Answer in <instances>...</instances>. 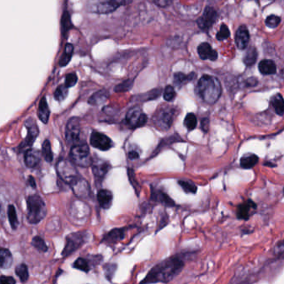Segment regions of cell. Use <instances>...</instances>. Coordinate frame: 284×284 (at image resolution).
<instances>
[{
  "label": "cell",
  "instance_id": "cell-30",
  "mask_svg": "<svg viewBox=\"0 0 284 284\" xmlns=\"http://www.w3.org/2000/svg\"><path fill=\"white\" fill-rule=\"evenodd\" d=\"M258 58V51L254 47L249 48L246 52L245 56L243 58V63L246 66H252L256 63Z\"/></svg>",
  "mask_w": 284,
  "mask_h": 284
},
{
  "label": "cell",
  "instance_id": "cell-4",
  "mask_svg": "<svg viewBox=\"0 0 284 284\" xmlns=\"http://www.w3.org/2000/svg\"><path fill=\"white\" fill-rule=\"evenodd\" d=\"M56 168L61 180L70 185L71 188L75 184H77V182L83 179L79 175L78 172L75 168V164L71 161L67 160V159L58 161Z\"/></svg>",
  "mask_w": 284,
  "mask_h": 284
},
{
  "label": "cell",
  "instance_id": "cell-18",
  "mask_svg": "<svg viewBox=\"0 0 284 284\" xmlns=\"http://www.w3.org/2000/svg\"><path fill=\"white\" fill-rule=\"evenodd\" d=\"M41 160V153L38 149H28L25 154V164L28 168H35Z\"/></svg>",
  "mask_w": 284,
  "mask_h": 284
},
{
  "label": "cell",
  "instance_id": "cell-12",
  "mask_svg": "<svg viewBox=\"0 0 284 284\" xmlns=\"http://www.w3.org/2000/svg\"><path fill=\"white\" fill-rule=\"evenodd\" d=\"M90 144L95 149H100L102 151H107L113 146V141L111 140L108 136L96 131L92 132Z\"/></svg>",
  "mask_w": 284,
  "mask_h": 284
},
{
  "label": "cell",
  "instance_id": "cell-53",
  "mask_svg": "<svg viewBox=\"0 0 284 284\" xmlns=\"http://www.w3.org/2000/svg\"><path fill=\"white\" fill-rule=\"evenodd\" d=\"M0 210H1V209H0Z\"/></svg>",
  "mask_w": 284,
  "mask_h": 284
},
{
  "label": "cell",
  "instance_id": "cell-14",
  "mask_svg": "<svg viewBox=\"0 0 284 284\" xmlns=\"http://www.w3.org/2000/svg\"><path fill=\"white\" fill-rule=\"evenodd\" d=\"M257 205L254 202L252 201L250 199L246 200L241 204L237 210V217L238 219H243V220H248L249 218L256 212Z\"/></svg>",
  "mask_w": 284,
  "mask_h": 284
},
{
  "label": "cell",
  "instance_id": "cell-46",
  "mask_svg": "<svg viewBox=\"0 0 284 284\" xmlns=\"http://www.w3.org/2000/svg\"><path fill=\"white\" fill-rule=\"evenodd\" d=\"M153 2L160 8H167L171 4L173 0H153Z\"/></svg>",
  "mask_w": 284,
  "mask_h": 284
},
{
  "label": "cell",
  "instance_id": "cell-6",
  "mask_svg": "<svg viewBox=\"0 0 284 284\" xmlns=\"http://www.w3.org/2000/svg\"><path fill=\"white\" fill-rule=\"evenodd\" d=\"M176 109L171 107H163L157 110L153 118L155 128L160 131H168L174 124Z\"/></svg>",
  "mask_w": 284,
  "mask_h": 284
},
{
  "label": "cell",
  "instance_id": "cell-52",
  "mask_svg": "<svg viewBox=\"0 0 284 284\" xmlns=\"http://www.w3.org/2000/svg\"><path fill=\"white\" fill-rule=\"evenodd\" d=\"M255 1H256V2H258V1H259V0H255Z\"/></svg>",
  "mask_w": 284,
  "mask_h": 284
},
{
  "label": "cell",
  "instance_id": "cell-33",
  "mask_svg": "<svg viewBox=\"0 0 284 284\" xmlns=\"http://www.w3.org/2000/svg\"><path fill=\"white\" fill-rule=\"evenodd\" d=\"M42 155L44 156V159L51 163L52 161V157H53V154L52 152V149H51V144L49 140H45L42 146Z\"/></svg>",
  "mask_w": 284,
  "mask_h": 284
},
{
  "label": "cell",
  "instance_id": "cell-21",
  "mask_svg": "<svg viewBox=\"0 0 284 284\" xmlns=\"http://www.w3.org/2000/svg\"><path fill=\"white\" fill-rule=\"evenodd\" d=\"M50 111L48 105L47 100L45 97H43L39 103V110H38V116L44 124H47L50 119Z\"/></svg>",
  "mask_w": 284,
  "mask_h": 284
},
{
  "label": "cell",
  "instance_id": "cell-37",
  "mask_svg": "<svg viewBox=\"0 0 284 284\" xmlns=\"http://www.w3.org/2000/svg\"><path fill=\"white\" fill-rule=\"evenodd\" d=\"M17 276L20 278L23 283H25L28 279V271L27 266L25 264H20L16 268Z\"/></svg>",
  "mask_w": 284,
  "mask_h": 284
},
{
  "label": "cell",
  "instance_id": "cell-26",
  "mask_svg": "<svg viewBox=\"0 0 284 284\" xmlns=\"http://www.w3.org/2000/svg\"><path fill=\"white\" fill-rule=\"evenodd\" d=\"M109 94L107 90L102 89L100 91L96 92L95 94H93L89 100H88V103L91 105H100L103 103L108 100Z\"/></svg>",
  "mask_w": 284,
  "mask_h": 284
},
{
  "label": "cell",
  "instance_id": "cell-49",
  "mask_svg": "<svg viewBox=\"0 0 284 284\" xmlns=\"http://www.w3.org/2000/svg\"><path fill=\"white\" fill-rule=\"evenodd\" d=\"M129 157L131 160H134V159H137L139 157V153L137 151V150H134V149H132L130 150L129 153Z\"/></svg>",
  "mask_w": 284,
  "mask_h": 284
},
{
  "label": "cell",
  "instance_id": "cell-38",
  "mask_svg": "<svg viewBox=\"0 0 284 284\" xmlns=\"http://www.w3.org/2000/svg\"><path fill=\"white\" fill-rule=\"evenodd\" d=\"M32 244H33L34 248L38 249L39 252H42V253H45L48 250L46 243L44 242V239L41 237H39V236L33 237Z\"/></svg>",
  "mask_w": 284,
  "mask_h": 284
},
{
  "label": "cell",
  "instance_id": "cell-47",
  "mask_svg": "<svg viewBox=\"0 0 284 284\" xmlns=\"http://www.w3.org/2000/svg\"><path fill=\"white\" fill-rule=\"evenodd\" d=\"M16 281L12 277H0V284H14Z\"/></svg>",
  "mask_w": 284,
  "mask_h": 284
},
{
  "label": "cell",
  "instance_id": "cell-24",
  "mask_svg": "<svg viewBox=\"0 0 284 284\" xmlns=\"http://www.w3.org/2000/svg\"><path fill=\"white\" fill-rule=\"evenodd\" d=\"M196 77L195 73H190L188 75H184L183 73L179 72L174 74V84L179 87H182L186 83L193 81Z\"/></svg>",
  "mask_w": 284,
  "mask_h": 284
},
{
  "label": "cell",
  "instance_id": "cell-5",
  "mask_svg": "<svg viewBox=\"0 0 284 284\" xmlns=\"http://www.w3.org/2000/svg\"><path fill=\"white\" fill-rule=\"evenodd\" d=\"M132 0H90L88 8L89 11L96 14H107L115 11L120 6L127 5Z\"/></svg>",
  "mask_w": 284,
  "mask_h": 284
},
{
  "label": "cell",
  "instance_id": "cell-9",
  "mask_svg": "<svg viewBox=\"0 0 284 284\" xmlns=\"http://www.w3.org/2000/svg\"><path fill=\"white\" fill-rule=\"evenodd\" d=\"M81 128L79 124V119L76 117H73L69 119L67 124L66 140L69 144H79V137H80Z\"/></svg>",
  "mask_w": 284,
  "mask_h": 284
},
{
  "label": "cell",
  "instance_id": "cell-29",
  "mask_svg": "<svg viewBox=\"0 0 284 284\" xmlns=\"http://www.w3.org/2000/svg\"><path fill=\"white\" fill-rule=\"evenodd\" d=\"M72 28V22L69 12H64L61 18V32L63 35H66L68 32Z\"/></svg>",
  "mask_w": 284,
  "mask_h": 284
},
{
  "label": "cell",
  "instance_id": "cell-44",
  "mask_svg": "<svg viewBox=\"0 0 284 284\" xmlns=\"http://www.w3.org/2000/svg\"><path fill=\"white\" fill-rule=\"evenodd\" d=\"M77 75L75 73H71V74H69V75H67L66 77H65L64 85L67 86L69 88H72L77 83Z\"/></svg>",
  "mask_w": 284,
  "mask_h": 284
},
{
  "label": "cell",
  "instance_id": "cell-13",
  "mask_svg": "<svg viewBox=\"0 0 284 284\" xmlns=\"http://www.w3.org/2000/svg\"><path fill=\"white\" fill-rule=\"evenodd\" d=\"M25 127L27 128V129H28V134H27L25 140L20 145V148L22 150L30 147L34 140L36 139L37 136L39 135V129H38L35 120H33L31 118L27 119L25 122Z\"/></svg>",
  "mask_w": 284,
  "mask_h": 284
},
{
  "label": "cell",
  "instance_id": "cell-17",
  "mask_svg": "<svg viewBox=\"0 0 284 284\" xmlns=\"http://www.w3.org/2000/svg\"><path fill=\"white\" fill-rule=\"evenodd\" d=\"M198 53L203 60L216 61L218 59V52L212 50L208 43H202L198 47Z\"/></svg>",
  "mask_w": 284,
  "mask_h": 284
},
{
  "label": "cell",
  "instance_id": "cell-35",
  "mask_svg": "<svg viewBox=\"0 0 284 284\" xmlns=\"http://www.w3.org/2000/svg\"><path fill=\"white\" fill-rule=\"evenodd\" d=\"M179 184L181 186V188L183 189L186 193H196L197 186L193 182L186 180H179Z\"/></svg>",
  "mask_w": 284,
  "mask_h": 284
},
{
  "label": "cell",
  "instance_id": "cell-51",
  "mask_svg": "<svg viewBox=\"0 0 284 284\" xmlns=\"http://www.w3.org/2000/svg\"><path fill=\"white\" fill-rule=\"evenodd\" d=\"M28 183H29L33 188H35V187H36L35 181H34V180H33V178L32 176L29 177V179H28Z\"/></svg>",
  "mask_w": 284,
  "mask_h": 284
},
{
  "label": "cell",
  "instance_id": "cell-22",
  "mask_svg": "<svg viewBox=\"0 0 284 284\" xmlns=\"http://www.w3.org/2000/svg\"><path fill=\"white\" fill-rule=\"evenodd\" d=\"M152 199L154 201L163 204L168 207H174L175 204L169 197L160 190H154L152 192Z\"/></svg>",
  "mask_w": 284,
  "mask_h": 284
},
{
  "label": "cell",
  "instance_id": "cell-25",
  "mask_svg": "<svg viewBox=\"0 0 284 284\" xmlns=\"http://www.w3.org/2000/svg\"><path fill=\"white\" fill-rule=\"evenodd\" d=\"M259 158L254 154H246L241 157L240 165L243 168L249 169V168H254L257 163H258Z\"/></svg>",
  "mask_w": 284,
  "mask_h": 284
},
{
  "label": "cell",
  "instance_id": "cell-41",
  "mask_svg": "<svg viewBox=\"0 0 284 284\" xmlns=\"http://www.w3.org/2000/svg\"><path fill=\"white\" fill-rule=\"evenodd\" d=\"M281 23V18L279 16H277V15H270L268 16L266 20H265V24L268 26V28H275L280 25Z\"/></svg>",
  "mask_w": 284,
  "mask_h": 284
},
{
  "label": "cell",
  "instance_id": "cell-45",
  "mask_svg": "<svg viewBox=\"0 0 284 284\" xmlns=\"http://www.w3.org/2000/svg\"><path fill=\"white\" fill-rule=\"evenodd\" d=\"M116 268V264H108L105 266V275L107 277V279H109V280L112 279L114 273H115Z\"/></svg>",
  "mask_w": 284,
  "mask_h": 284
},
{
  "label": "cell",
  "instance_id": "cell-34",
  "mask_svg": "<svg viewBox=\"0 0 284 284\" xmlns=\"http://www.w3.org/2000/svg\"><path fill=\"white\" fill-rule=\"evenodd\" d=\"M8 220L10 223L12 229H16L17 227L19 225V221L17 217L16 210L13 205H9L8 208Z\"/></svg>",
  "mask_w": 284,
  "mask_h": 284
},
{
  "label": "cell",
  "instance_id": "cell-50",
  "mask_svg": "<svg viewBox=\"0 0 284 284\" xmlns=\"http://www.w3.org/2000/svg\"><path fill=\"white\" fill-rule=\"evenodd\" d=\"M208 124H209V120L207 119H204L202 120V129L204 130V132H207L208 130Z\"/></svg>",
  "mask_w": 284,
  "mask_h": 284
},
{
  "label": "cell",
  "instance_id": "cell-16",
  "mask_svg": "<svg viewBox=\"0 0 284 284\" xmlns=\"http://www.w3.org/2000/svg\"><path fill=\"white\" fill-rule=\"evenodd\" d=\"M249 40H250V35H249L248 29L245 25H242L236 31V34H235L236 45L239 50H245L249 44Z\"/></svg>",
  "mask_w": 284,
  "mask_h": 284
},
{
  "label": "cell",
  "instance_id": "cell-40",
  "mask_svg": "<svg viewBox=\"0 0 284 284\" xmlns=\"http://www.w3.org/2000/svg\"><path fill=\"white\" fill-rule=\"evenodd\" d=\"M230 36V31H229V28H228V26L226 25H221L220 29L218 31L217 35H216V38L218 39V41H224L225 39H228Z\"/></svg>",
  "mask_w": 284,
  "mask_h": 284
},
{
  "label": "cell",
  "instance_id": "cell-39",
  "mask_svg": "<svg viewBox=\"0 0 284 284\" xmlns=\"http://www.w3.org/2000/svg\"><path fill=\"white\" fill-rule=\"evenodd\" d=\"M74 267L78 269V270L83 271V272H85V273H88L89 269H90V266H89L88 261L85 258H77L75 261V263H74Z\"/></svg>",
  "mask_w": 284,
  "mask_h": 284
},
{
  "label": "cell",
  "instance_id": "cell-7",
  "mask_svg": "<svg viewBox=\"0 0 284 284\" xmlns=\"http://www.w3.org/2000/svg\"><path fill=\"white\" fill-rule=\"evenodd\" d=\"M70 157L73 163L83 168L91 165L93 162L89 148L85 143H79L74 145L70 152Z\"/></svg>",
  "mask_w": 284,
  "mask_h": 284
},
{
  "label": "cell",
  "instance_id": "cell-48",
  "mask_svg": "<svg viewBox=\"0 0 284 284\" xmlns=\"http://www.w3.org/2000/svg\"><path fill=\"white\" fill-rule=\"evenodd\" d=\"M258 83V80L257 79L256 77H249L246 80V86L247 87H254Z\"/></svg>",
  "mask_w": 284,
  "mask_h": 284
},
{
  "label": "cell",
  "instance_id": "cell-36",
  "mask_svg": "<svg viewBox=\"0 0 284 284\" xmlns=\"http://www.w3.org/2000/svg\"><path fill=\"white\" fill-rule=\"evenodd\" d=\"M69 94V88L67 86L61 85L58 86L55 92H54V99L57 101H63L66 99Z\"/></svg>",
  "mask_w": 284,
  "mask_h": 284
},
{
  "label": "cell",
  "instance_id": "cell-8",
  "mask_svg": "<svg viewBox=\"0 0 284 284\" xmlns=\"http://www.w3.org/2000/svg\"><path fill=\"white\" fill-rule=\"evenodd\" d=\"M148 122L147 114L142 112L139 107H133L126 115V123L131 129L143 127Z\"/></svg>",
  "mask_w": 284,
  "mask_h": 284
},
{
  "label": "cell",
  "instance_id": "cell-1",
  "mask_svg": "<svg viewBox=\"0 0 284 284\" xmlns=\"http://www.w3.org/2000/svg\"><path fill=\"white\" fill-rule=\"evenodd\" d=\"M184 262L180 257H171L158 263L150 270L142 283H168L180 274Z\"/></svg>",
  "mask_w": 284,
  "mask_h": 284
},
{
  "label": "cell",
  "instance_id": "cell-2",
  "mask_svg": "<svg viewBox=\"0 0 284 284\" xmlns=\"http://www.w3.org/2000/svg\"><path fill=\"white\" fill-rule=\"evenodd\" d=\"M197 92L204 102L214 104L222 94L220 81L214 76L203 75L197 85Z\"/></svg>",
  "mask_w": 284,
  "mask_h": 284
},
{
  "label": "cell",
  "instance_id": "cell-15",
  "mask_svg": "<svg viewBox=\"0 0 284 284\" xmlns=\"http://www.w3.org/2000/svg\"><path fill=\"white\" fill-rule=\"evenodd\" d=\"M91 165L94 175L98 180H103L111 168L110 163H108V161L103 160L100 158L93 160Z\"/></svg>",
  "mask_w": 284,
  "mask_h": 284
},
{
  "label": "cell",
  "instance_id": "cell-42",
  "mask_svg": "<svg viewBox=\"0 0 284 284\" xmlns=\"http://www.w3.org/2000/svg\"><path fill=\"white\" fill-rule=\"evenodd\" d=\"M175 97H176V92L174 90V87L171 85L167 86L163 93V99L167 102H172L175 99Z\"/></svg>",
  "mask_w": 284,
  "mask_h": 284
},
{
  "label": "cell",
  "instance_id": "cell-43",
  "mask_svg": "<svg viewBox=\"0 0 284 284\" xmlns=\"http://www.w3.org/2000/svg\"><path fill=\"white\" fill-rule=\"evenodd\" d=\"M132 83L133 81L132 80H126L123 82V83H120L119 85H117L114 88V91L115 92H127L129 90L130 88H132Z\"/></svg>",
  "mask_w": 284,
  "mask_h": 284
},
{
  "label": "cell",
  "instance_id": "cell-23",
  "mask_svg": "<svg viewBox=\"0 0 284 284\" xmlns=\"http://www.w3.org/2000/svg\"><path fill=\"white\" fill-rule=\"evenodd\" d=\"M124 236H125V229H113L105 236L104 238H103V242L108 243H117V242L124 239Z\"/></svg>",
  "mask_w": 284,
  "mask_h": 284
},
{
  "label": "cell",
  "instance_id": "cell-32",
  "mask_svg": "<svg viewBox=\"0 0 284 284\" xmlns=\"http://www.w3.org/2000/svg\"><path fill=\"white\" fill-rule=\"evenodd\" d=\"M197 124H198V120H197L196 115L194 113H189L186 115L184 121H183V125L188 131H193V129H195L197 127Z\"/></svg>",
  "mask_w": 284,
  "mask_h": 284
},
{
  "label": "cell",
  "instance_id": "cell-11",
  "mask_svg": "<svg viewBox=\"0 0 284 284\" xmlns=\"http://www.w3.org/2000/svg\"><path fill=\"white\" fill-rule=\"evenodd\" d=\"M218 17V12L212 7L207 6L204 9L203 15L197 20V24L199 25L200 29L205 32H208L212 28V25L215 24Z\"/></svg>",
  "mask_w": 284,
  "mask_h": 284
},
{
  "label": "cell",
  "instance_id": "cell-20",
  "mask_svg": "<svg viewBox=\"0 0 284 284\" xmlns=\"http://www.w3.org/2000/svg\"><path fill=\"white\" fill-rule=\"evenodd\" d=\"M258 69L262 75H274L277 72L276 64L271 59L261 61L258 64Z\"/></svg>",
  "mask_w": 284,
  "mask_h": 284
},
{
  "label": "cell",
  "instance_id": "cell-10",
  "mask_svg": "<svg viewBox=\"0 0 284 284\" xmlns=\"http://www.w3.org/2000/svg\"><path fill=\"white\" fill-rule=\"evenodd\" d=\"M84 232H75L66 237V245L63 251V257H68L77 251L84 243Z\"/></svg>",
  "mask_w": 284,
  "mask_h": 284
},
{
  "label": "cell",
  "instance_id": "cell-27",
  "mask_svg": "<svg viewBox=\"0 0 284 284\" xmlns=\"http://www.w3.org/2000/svg\"><path fill=\"white\" fill-rule=\"evenodd\" d=\"M13 263V257L7 248H0V268H10Z\"/></svg>",
  "mask_w": 284,
  "mask_h": 284
},
{
  "label": "cell",
  "instance_id": "cell-19",
  "mask_svg": "<svg viewBox=\"0 0 284 284\" xmlns=\"http://www.w3.org/2000/svg\"><path fill=\"white\" fill-rule=\"evenodd\" d=\"M97 197H98V201L103 208L108 209L111 207L113 198V193L111 191L102 189L98 193V196Z\"/></svg>",
  "mask_w": 284,
  "mask_h": 284
},
{
  "label": "cell",
  "instance_id": "cell-31",
  "mask_svg": "<svg viewBox=\"0 0 284 284\" xmlns=\"http://www.w3.org/2000/svg\"><path fill=\"white\" fill-rule=\"evenodd\" d=\"M74 52V46L71 44H67L64 49V54L60 58V65L62 67L66 66L72 58Z\"/></svg>",
  "mask_w": 284,
  "mask_h": 284
},
{
  "label": "cell",
  "instance_id": "cell-3",
  "mask_svg": "<svg viewBox=\"0 0 284 284\" xmlns=\"http://www.w3.org/2000/svg\"><path fill=\"white\" fill-rule=\"evenodd\" d=\"M27 218L32 224H39L40 221L45 218L47 213L46 204L41 197L37 194L31 195L27 199Z\"/></svg>",
  "mask_w": 284,
  "mask_h": 284
},
{
  "label": "cell",
  "instance_id": "cell-28",
  "mask_svg": "<svg viewBox=\"0 0 284 284\" xmlns=\"http://www.w3.org/2000/svg\"><path fill=\"white\" fill-rule=\"evenodd\" d=\"M271 104L279 116H283L284 113V101L282 94H277L271 99Z\"/></svg>",
  "mask_w": 284,
  "mask_h": 284
}]
</instances>
